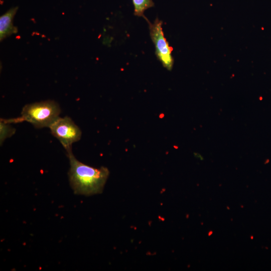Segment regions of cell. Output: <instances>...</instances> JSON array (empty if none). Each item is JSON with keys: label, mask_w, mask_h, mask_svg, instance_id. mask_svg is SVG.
<instances>
[{"label": "cell", "mask_w": 271, "mask_h": 271, "mask_svg": "<svg viewBox=\"0 0 271 271\" xmlns=\"http://www.w3.org/2000/svg\"><path fill=\"white\" fill-rule=\"evenodd\" d=\"M66 152L70 162L69 180L74 193L87 196L101 193L109 175L108 169L89 166L78 161L72 150Z\"/></svg>", "instance_id": "6da1fadb"}, {"label": "cell", "mask_w": 271, "mask_h": 271, "mask_svg": "<svg viewBox=\"0 0 271 271\" xmlns=\"http://www.w3.org/2000/svg\"><path fill=\"white\" fill-rule=\"evenodd\" d=\"M60 112V107L56 102L48 100L26 104L22 108L21 116L3 119L9 123L27 121L38 128L49 127L59 117Z\"/></svg>", "instance_id": "7a4b0ae2"}, {"label": "cell", "mask_w": 271, "mask_h": 271, "mask_svg": "<svg viewBox=\"0 0 271 271\" xmlns=\"http://www.w3.org/2000/svg\"><path fill=\"white\" fill-rule=\"evenodd\" d=\"M150 35L155 48V54L164 67L172 70L174 60L172 52L173 48L169 45L164 34L162 22L156 19L153 23L148 20Z\"/></svg>", "instance_id": "3957f363"}, {"label": "cell", "mask_w": 271, "mask_h": 271, "mask_svg": "<svg viewBox=\"0 0 271 271\" xmlns=\"http://www.w3.org/2000/svg\"><path fill=\"white\" fill-rule=\"evenodd\" d=\"M49 128L66 151L72 150V144L79 141L82 135L80 128L67 116L58 117Z\"/></svg>", "instance_id": "277c9868"}, {"label": "cell", "mask_w": 271, "mask_h": 271, "mask_svg": "<svg viewBox=\"0 0 271 271\" xmlns=\"http://www.w3.org/2000/svg\"><path fill=\"white\" fill-rule=\"evenodd\" d=\"M18 8V7H13L0 17L1 41L18 32V28L14 26L13 21Z\"/></svg>", "instance_id": "5b68a950"}, {"label": "cell", "mask_w": 271, "mask_h": 271, "mask_svg": "<svg viewBox=\"0 0 271 271\" xmlns=\"http://www.w3.org/2000/svg\"><path fill=\"white\" fill-rule=\"evenodd\" d=\"M134 7V15L142 17L147 20L144 16V12L147 9L153 7L154 3L152 0H132Z\"/></svg>", "instance_id": "8992f818"}, {"label": "cell", "mask_w": 271, "mask_h": 271, "mask_svg": "<svg viewBox=\"0 0 271 271\" xmlns=\"http://www.w3.org/2000/svg\"><path fill=\"white\" fill-rule=\"evenodd\" d=\"M16 132L14 127L10 123L5 121L1 119L0 122V143L2 145L4 141L12 136Z\"/></svg>", "instance_id": "52a82bcc"}]
</instances>
